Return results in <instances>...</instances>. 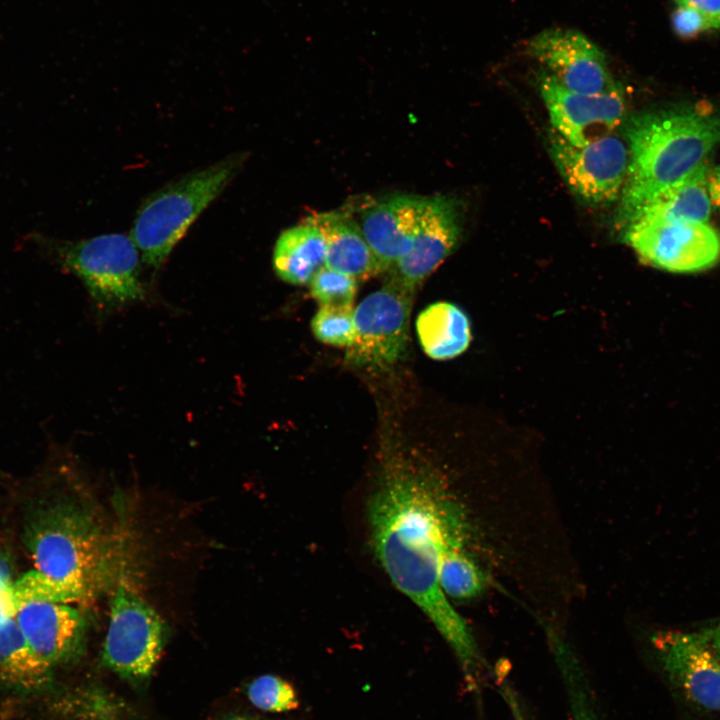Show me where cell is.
Masks as SVG:
<instances>
[{"label": "cell", "mask_w": 720, "mask_h": 720, "mask_svg": "<svg viewBox=\"0 0 720 720\" xmlns=\"http://www.w3.org/2000/svg\"><path fill=\"white\" fill-rule=\"evenodd\" d=\"M442 488L412 455L384 454L369 504L371 540L387 576L428 617L472 682L481 666L476 642L439 584L444 550L465 539L463 517Z\"/></svg>", "instance_id": "cell-1"}, {"label": "cell", "mask_w": 720, "mask_h": 720, "mask_svg": "<svg viewBox=\"0 0 720 720\" xmlns=\"http://www.w3.org/2000/svg\"><path fill=\"white\" fill-rule=\"evenodd\" d=\"M23 537L42 600H88L118 584L124 574V537L78 501H37L25 515Z\"/></svg>", "instance_id": "cell-2"}, {"label": "cell", "mask_w": 720, "mask_h": 720, "mask_svg": "<svg viewBox=\"0 0 720 720\" xmlns=\"http://www.w3.org/2000/svg\"><path fill=\"white\" fill-rule=\"evenodd\" d=\"M626 139L629 165L617 211L622 229L720 144V114L697 107L641 113L630 119Z\"/></svg>", "instance_id": "cell-3"}, {"label": "cell", "mask_w": 720, "mask_h": 720, "mask_svg": "<svg viewBox=\"0 0 720 720\" xmlns=\"http://www.w3.org/2000/svg\"><path fill=\"white\" fill-rule=\"evenodd\" d=\"M246 160L230 154L150 193L139 206L130 232L142 262L158 269L190 226L226 189Z\"/></svg>", "instance_id": "cell-4"}, {"label": "cell", "mask_w": 720, "mask_h": 720, "mask_svg": "<svg viewBox=\"0 0 720 720\" xmlns=\"http://www.w3.org/2000/svg\"><path fill=\"white\" fill-rule=\"evenodd\" d=\"M39 240L56 264L82 281L98 315L111 314L145 299L142 259L130 236L107 233L78 241Z\"/></svg>", "instance_id": "cell-5"}, {"label": "cell", "mask_w": 720, "mask_h": 720, "mask_svg": "<svg viewBox=\"0 0 720 720\" xmlns=\"http://www.w3.org/2000/svg\"><path fill=\"white\" fill-rule=\"evenodd\" d=\"M168 634L159 614L121 579L110 603L101 663L129 683L142 684L151 676Z\"/></svg>", "instance_id": "cell-6"}, {"label": "cell", "mask_w": 720, "mask_h": 720, "mask_svg": "<svg viewBox=\"0 0 720 720\" xmlns=\"http://www.w3.org/2000/svg\"><path fill=\"white\" fill-rule=\"evenodd\" d=\"M413 292L386 280L354 309L355 334L346 348L352 366L385 370L405 355Z\"/></svg>", "instance_id": "cell-7"}, {"label": "cell", "mask_w": 720, "mask_h": 720, "mask_svg": "<svg viewBox=\"0 0 720 720\" xmlns=\"http://www.w3.org/2000/svg\"><path fill=\"white\" fill-rule=\"evenodd\" d=\"M623 231L640 260L661 270L700 272L720 259V235L707 223L641 217Z\"/></svg>", "instance_id": "cell-8"}, {"label": "cell", "mask_w": 720, "mask_h": 720, "mask_svg": "<svg viewBox=\"0 0 720 720\" xmlns=\"http://www.w3.org/2000/svg\"><path fill=\"white\" fill-rule=\"evenodd\" d=\"M548 150L560 176L579 199L590 205L619 199L629 165L627 142L612 134L575 146L551 129Z\"/></svg>", "instance_id": "cell-9"}, {"label": "cell", "mask_w": 720, "mask_h": 720, "mask_svg": "<svg viewBox=\"0 0 720 720\" xmlns=\"http://www.w3.org/2000/svg\"><path fill=\"white\" fill-rule=\"evenodd\" d=\"M538 89L552 129L575 146L614 134L626 116V98L619 84L604 93L581 94L566 89L542 70Z\"/></svg>", "instance_id": "cell-10"}, {"label": "cell", "mask_w": 720, "mask_h": 720, "mask_svg": "<svg viewBox=\"0 0 720 720\" xmlns=\"http://www.w3.org/2000/svg\"><path fill=\"white\" fill-rule=\"evenodd\" d=\"M526 49L544 71L573 92L599 94L618 85L604 52L577 30L545 29L529 39Z\"/></svg>", "instance_id": "cell-11"}, {"label": "cell", "mask_w": 720, "mask_h": 720, "mask_svg": "<svg viewBox=\"0 0 720 720\" xmlns=\"http://www.w3.org/2000/svg\"><path fill=\"white\" fill-rule=\"evenodd\" d=\"M652 644L668 678L691 702L720 710V662L704 631H662Z\"/></svg>", "instance_id": "cell-12"}, {"label": "cell", "mask_w": 720, "mask_h": 720, "mask_svg": "<svg viewBox=\"0 0 720 720\" xmlns=\"http://www.w3.org/2000/svg\"><path fill=\"white\" fill-rule=\"evenodd\" d=\"M461 236L456 204L445 196L427 197L409 252L389 270L388 281L415 293L454 251Z\"/></svg>", "instance_id": "cell-13"}, {"label": "cell", "mask_w": 720, "mask_h": 720, "mask_svg": "<svg viewBox=\"0 0 720 720\" xmlns=\"http://www.w3.org/2000/svg\"><path fill=\"white\" fill-rule=\"evenodd\" d=\"M13 618L31 648L52 667L72 660L83 648L87 621L69 603L23 602Z\"/></svg>", "instance_id": "cell-14"}, {"label": "cell", "mask_w": 720, "mask_h": 720, "mask_svg": "<svg viewBox=\"0 0 720 720\" xmlns=\"http://www.w3.org/2000/svg\"><path fill=\"white\" fill-rule=\"evenodd\" d=\"M427 197L394 195L368 206L358 223L383 272L405 256L412 245Z\"/></svg>", "instance_id": "cell-15"}, {"label": "cell", "mask_w": 720, "mask_h": 720, "mask_svg": "<svg viewBox=\"0 0 720 720\" xmlns=\"http://www.w3.org/2000/svg\"><path fill=\"white\" fill-rule=\"evenodd\" d=\"M325 242V266L357 281L383 272L362 231L351 216L329 212L309 217Z\"/></svg>", "instance_id": "cell-16"}, {"label": "cell", "mask_w": 720, "mask_h": 720, "mask_svg": "<svg viewBox=\"0 0 720 720\" xmlns=\"http://www.w3.org/2000/svg\"><path fill=\"white\" fill-rule=\"evenodd\" d=\"M52 669L28 644L13 617L0 618V684L23 693L46 690Z\"/></svg>", "instance_id": "cell-17"}, {"label": "cell", "mask_w": 720, "mask_h": 720, "mask_svg": "<svg viewBox=\"0 0 720 720\" xmlns=\"http://www.w3.org/2000/svg\"><path fill=\"white\" fill-rule=\"evenodd\" d=\"M416 331L423 351L434 360L457 357L472 338L468 316L457 305L445 301L430 304L419 313Z\"/></svg>", "instance_id": "cell-18"}, {"label": "cell", "mask_w": 720, "mask_h": 720, "mask_svg": "<svg viewBox=\"0 0 720 720\" xmlns=\"http://www.w3.org/2000/svg\"><path fill=\"white\" fill-rule=\"evenodd\" d=\"M708 174V165L704 161L685 177L656 195L629 223L641 217L707 223L712 208L708 191Z\"/></svg>", "instance_id": "cell-19"}, {"label": "cell", "mask_w": 720, "mask_h": 720, "mask_svg": "<svg viewBox=\"0 0 720 720\" xmlns=\"http://www.w3.org/2000/svg\"><path fill=\"white\" fill-rule=\"evenodd\" d=\"M325 242L319 229L305 221L284 230L273 250V268L283 281L308 284L325 265Z\"/></svg>", "instance_id": "cell-20"}, {"label": "cell", "mask_w": 720, "mask_h": 720, "mask_svg": "<svg viewBox=\"0 0 720 720\" xmlns=\"http://www.w3.org/2000/svg\"><path fill=\"white\" fill-rule=\"evenodd\" d=\"M439 584L445 595L466 600L484 589V577L474 561L464 551L463 544L447 547L440 560Z\"/></svg>", "instance_id": "cell-21"}, {"label": "cell", "mask_w": 720, "mask_h": 720, "mask_svg": "<svg viewBox=\"0 0 720 720\" xmlns=\"http://www.w3.org/2000/svg\"><path fill=\"white\" fill-rule=\"evenodd\" d=\"M246 696L253 706L265 712H290L300 705L294 686L274 674L254 678L246 687Z\"/></svg>", "instance_id": "cell-22"}, {"label": "cell", "mask_w": 720, "mask_h": 720, "mask_svg": "<svg viewBox=\"0 0 720 720\" xmlns=\"http://www.w3.org/2000/svg\"><path fill=\"white\" fill-rule=\"evenodd\" d=\"M311 328L320 342L347 348L355 334L353 306H321L312 318Z\"/></svg>", "instance_id": "cell-23"}, {"label": "cell", "mask_w": 720, "mask_h": 720, "mask_svg": "<svg viewBox=\"0 0 720 720\" xmlns=\"http://www.w3.org/2000/svg\"><path fill=\"white\" fill-rule=\"evenodd\" d=\"M357 282L354 278L324 265L308 284L311 295L321 306H353Z\"/></svg>", "instance_id": "cell-24"}, {"label": "cell", "mask_w": 720, "mask_h": 720, "mask_svg": "<svg viewBox=\"0 0 720 720\" xmlns=\"http://www.w3.org/2000/svg\"><path fill=\"white\" fill-rule=\"evenodd\" d=\"M569 687L573 720H597L570 657L560 659Z\"/></svg>", "instance_id": "cell-25"}, {"label": "cell", "mask_w": 720, "mask_h": 720, "mask_svg": "<svg viewBox=\"0 0 720 720\" xmlns=\"http://www.w3.org/2000/svg\"><path fill=\"white\" fill-rule=\"evenodd\" d=\"M672 24L675 32L685 38L694 37L704 31L713 29L705 17L697 11L683 6L673 13Z\"/></svg>", "instance_id": "cell-26"}, {"label": "cell", "mask_w": 720, "mask_h": 720, "mask_svg": "<svg viewBox=\"0 0 720 720\" xmlns=\"http://www.w3.org/2000/svg\"><path fill=\"white\" fill-rule=\"evenodd\" d=\"M14 580L11 561L0 546V617L12 612L11 588Z\"/></svg>", "instance_id": "cell-27"}, {"label": "cell", "mask_w": 720, "mask_h": 720, "mask_svg": "<svg viewBox=\"0 0 720 720\" xmlns=\"http://www.w3.org/2000/svg\"><path fill=\"white\" fill-rule=\"evenodd\" d=\"M678 6L691 8L707 19L713 29L720 28V0H675Z\"/></svg>", "instance_id": "cell-28"}, {"label": "cell", "mask_w": 720, "mask_h": 720, "mask_svg": "<svg viewBox=\"0 0 720 720\" xmlns=\"http://www.w3.org/2000/svg\"><path fill=\"white\" fill-rule=\"evenodd\" d=\"M708 191L712 205L720 210V164L709 171Z\"/></svg>", "instance_id": "cell-29"}, {"label": "cell", "mask_w": 720, "mask_h": 720, "mask_svg": "<svg viewBox=\"0 0 720 720\" xmlns=\"http://www.w3.org/2000/svg\"><path fill=\"white\" fill-rule=\"evenodd\" d=\"M720 662V620L713 626L703 630Z\"/></svg>", "instance_id": "cell-30"}, {"label": "cell", "mask_w": 720, "mask_h": 720, "mask_svg": "<svg viewBox=\"0 0 720 720\" xmlns=\"http://www.w3.org/2000/svg\"><path fill=\"white\" fill-rule=\"evenodd\" d=\"M224 720H267L259 716L248 715V714H235Z\"/></svg>", "instance_id": "cell-31"}]
</instances>
